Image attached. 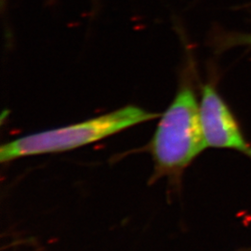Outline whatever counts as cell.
I'll return each mask as SVG.
<instances>
[{
	"label": "cell",
	"mask_w": 251,
	"mask_h": 251,
	"mask_svg": "<svg viewBox=\"0 0 251 251\" xmlns=\"http://www.w3.org/2000/svg\"><path fill=\"white\" fill-rule=\"evenodd\" d=\"M206 148L197 95L191 86L183 85L149 144L154 176L178 177Z\"/></svg>",
	"instance_id": "cell-1"
},
{
	"label": "cell",
	"mask_w": 251,
	"mask_h": 251,
	"mask_svg": "<svg viewBox=\"0 0 251 251\" xmlns=\"http://www.w3.org/2000/svg\"><path fill=\"white\" fill-rule=\"evenodd\" d=\"M199 111L206 147L231 149L251 158V144L225 100L210 84L202 89Z\"/></svg>",
	"instance_id": "cell-3"
},
{
	"label": "cell",
	"mask_w": 251,
	"mask_h": 251,
	"mask_svg": "<svg viewBox=\"0 0 251 251\" xmlns=\"http://www.w3.org/2000/svg\"><path fill=\"white\" fill-rule=\"evenodd\" d=\"M158 117L157 113L127 105L83 122L27 135L3 144L0 161L6 163L25 156L70 151Z\"/></svg>",
	"instance_id": "cell-2"
},
{
	"label": "cell",
	"mask_w": 251,
	"mask_h": 251,
	"mask_svg": "<svg viewBox=\"0 0 251 251\" xmlns=\"http://www.w3.org/2000/svg\"><path fill=\"white\" fill-rule=\"evenodd\" d=\"M229 46H246L251 47V34L234 36L228 40Z\"/></svg>",
	"instance_id": "cell-4"
}]
</instances>
